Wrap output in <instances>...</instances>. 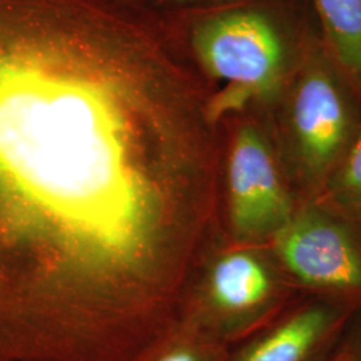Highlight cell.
Returning a JSON list of instances; mask_svg holds the SVG:
<instances>
[{
  "label": "cell",
  "instance_id": "obj_1",
  "mask_svg": "<svg viewBox=\"0 0 361 361\" xmlns=\"http://www.w3.org/2000/svg\"><path fill=\"white\" fill-rule=\"evenodd\" d=\"M207 98L140 0H0V361H107L178 322L221 234Z\"/></svg>",
  "mask_w": 361,
  "mask_h": 361
},
{
  "label": "cell",
  "instance_id": "obj_2",
  "mask_svg": "<svg viewBox=\"0 0 361 361\" xmlns=\"http://www.w3.org/2000/svg\"><path fill=\"white\" fill-rule=\"evenodd\" d=\"M300 293L269 244H238L221 234L194 274L180 320L232 348Z\"/></svg>",
  "mask_w": 361,
  "mask_h": 361
},
{
  "label": "cell",
  "instance_id": "obj_3",
  "mask_svg": "<svg viewBox=\"0 0 361 361\" xmlns=\"http://www.w3.org/2000/svg\"><path fill=\"white\" fill-rule=\"evenodd\" d=\"M197 62L225 86L209 97L213 123L250 104H273L283 92L288 47L271 16L256 8H237L200 19L190 35Z\"/></svg>",
  "mask_w": 361,
  "mask_h": 361
},
{
  "label": "cell",
  "instance_id": "obj_4",
  "mask_svg": "<svg viewBox=\"0 0 361 361\" xmlns=\"http://www.w3.org/2000/svg\"><path fill=\"white\" fill-rule=\"evenodd\" d=\"M361 131L347 89L326 66L304 68L289 91L276 142L301 202L322 197Z\"/></svg>",
  "mask_w": 361,
  "mask_h": 361
},
{
  "label": "cell",
  "instance_id": "obj_5",
  "mask_svg": "<svg viewBox=\"0 0 361 361\" xmlns=\"http://www.w3.org/2000/svg\"><path fill=\"white\" fill-rule=\"evenodd\" d=\"M300 205L269 131L255 121L240 122L221 165L222 234L238 244H271Z\"/></svg>",
  "mask_w": 361,
  "mask_h": 361
},
{
  "label": "cell",
  "instance_id": "obj_6",
  "mask_svg": "<svg viewBox=\"0 0 361 361\" xmlns=\"http://www.w3.org/2000/svg\"><path fill=\"white\" fill-rule=\"evenodd\" d=\"M269 246L301 293L361 310V222L319 201L301 202Z\"/></svg>",
  "mask_w": 361,
  "mask_h": 361
},
{
  "label": "cell",
  "instance_id": "obj_7",
  "mask_svg": "<svg viewBox=\"0 0 361 361\" xmlns=\"http://www.w3.org/2000/svg\"><path fill=\"white\" fill-rule=\"evenodd\" d=\"M359 310L332 298L305 295L232 347L225 361H328Z\"/></svg>",
  "mask_w": 361,
  "mask_h": 361
},
{
  "label": "cell",
  "instance_id": "obj_8",
  "mask_svg": "<svg viewBox=\"0 0 361 361\" xmlns=\"http://www.w3.org/2000/svg\"><path fill=\"white\" fill-rule=\"evenodd\" d=\"M337 61L361 86V0H313Z\"/></svg>",
  "mask_w": 361,
  "mask_h": 361
},
{
  "label": "cell",
  "instance_id": "obj_9",
  "mask_svg": "<svg viewBox=\"0 0 361 361\" xmlns=\"http://www.w3.org/2000/svg\"><path fill=\"white\" fill-rule=\"evenodd\" d=\"M231 347L180 320L140 361H225Z\"/></svg>",
  "mask_w": 361,
  "mask_h": 361
},
{
  "label": "cell",
  "instance_id": "obj_10",
  "mask_svg": "<svg viewBox=\"0 0 361 361\" xmlns=\"http://www.w3.org/2000/svg\"><path fill=\"white\" fill-rule=\"evenodd\" d=\"M316 201L347 219L361 222V131Z\"/></svg>",
  "mask_w": 361,
  "mask_h": 361
},
{
  "label": "cell",
  "instance_id": "obj_11",
  "mask_svg": "<svg viewBox=\"0 0 361 361\" xmlns=\"http://www.w3.org/2000/svg\"><path fill=\"white\" fill-rule=\"evenodd\" d=\"M341 361H361V310L349 322L338 343Z\"/></svg>",
  "mask_w": 361,
  "mask_h": 361
},
{
  "label": "cell",
  "instance_id": "obj_12",
  "mask_svg": "<svg viewBox=\"0 0 361 361\" xmlns=\"http://www.w3.org/2000/svg\"><path fill=\"white\" fill-rule=\"evenodd\" d=\"M159 6L165 7H180V6H189L194 3H201V1H219V0H157Z\"/></svg>",
  "mask_w": 361,
  "mask_h": 361
},
{
  "label": "cell",
  "instance_id": "obj_13",
  "mask_svg": "<svg viewBox=\"0 0 361 361\" xmlns=\"http://www.w3.org/2000/svg\"><path fill=\"white\" fill-rule=\"evenodd\" d=\"M343 360V357H341V352H340V349H338V345H337V348H336L335 352L332 353V356L328 359V361H341Z\"/></svg>",
  "mask_w": 361,
  "mask_h": 361
}]
</instances>
